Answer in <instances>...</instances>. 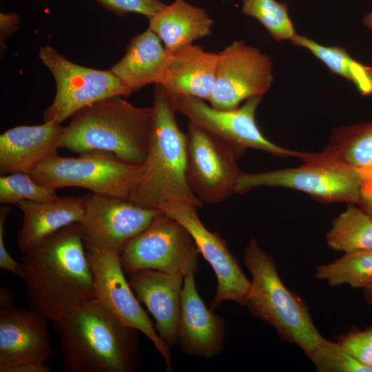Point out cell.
I'll use <instances>...</instances> for the list:
<instances>
[{
  "label": "cell",
  "instance_id": "obj_1",
  "mask_svg": "<svg viewBox=\"0 0 372 372\" xmlns=\"http://www.w3.org/2000/svg\"><path fill=\"white\" fill-rule=\"evenodd\" d=\"M30 309L55 322L95 298L94 278L78 223L50 235L25 252L17 274Z\"/></svg>",
  "mask_w": 372,
  "mask_h": 372
},
{
  "label": "cell",
  "instance_id": "obj_2",
  "mask_svg": "<svg viewBox=\"0 0 372 372\" xmlns=\"http://www.w3.org/2000/svg\"><path fill=\"white\" fill-rule=\"evenodd\" d=\"M68 372H134L140 362L138 331L96 298L53 322Z\"/></svg>",
  "mask_w": 372,
  "mask_h": 372
},
{
  "label": "cell",
  "instance_id": "obj_3",
  "mask_svg": "<svg viewBox=\"0 0 372 372\" xmlns=\"http://www.w3.org/2000/svg\"><path fill=\"white\" fill-rule=\"evenodd\" d=\"M154 121L150 141L139 178L129 200L161 210L172 203H204L190 189L186 178V133L179 128L167 94L158 83L154 87Z\"/></svg>",
  "mask_w": 372,
  "mask_h": 372
},
{
  "label": "cell",
  "instance_id": "obj_4",
  "mask_svg": "<svg viewBox=\"0 0 372 372\" xmlns=\"http://www.w3.org/2000/svg\"><path fill=\"white\" fill-rule=\"evenodd\" d=\"M153 121V106H135L123 96L101 100L72 116L59 148L79 154L107 152L141 165L149 149Z\"/></svg>",
  "mask_w": 372,
  "mask_h": 372
},
{
  "label": "cell",
  "instance_id": "obj_5",
  "mask_svg": "<svg viewBox=\"0 0 372 372\" xmlns=\"http://www.w3.org/2000/svg\"><path fill=\"white\" fill-rule=\"evenodd\" d=\"M243 262L251 275L245 304L251 315L309 356L325 338L315 326L307 303L285 285L274 259L254 238L245 249Z\"/></svg>",
  "mask_w": 372,
  "mask_h": 372
},
{
  "label": "cell",
  "instance_id": "obj_6",
  "mask_svg": "<svg viewBox=\"0 0 372 372\" xmlns=\"http://www.w3.org/2000/svg\"><path fill=\"white\" fill-rule=\"evenodd\" d=\"M303 161L296 167L258 173L242 172L235 193L242 194L261 187H279L302 192L321 202L360 203L364 178L358 170L323 152L308 153Z\"/></svg>",
  "mask_w": 372,
  "mask_h": 372
},
{
  "label": "cell",
  "instance_id": "obj_7",
  "mask_svg": "<svg viewBox=\"0 0 372 372\" xmlns=\"http://www.w3.org/2000/svg\"><path fill=\"white\" fill-rule=\"evenodd\" d=\"M141 171V165L127 163L112 153L92 151L78 157L57 153L30 175L38 183L54 189L79 187L92 194L129 200Z\"/></svg>",
  "mask_w": 372,
  "mask_h": 372
},
{
  "label": "cell",
  "instance_id": "obj_8",
  "mask_svg": "<svg viewBox=\"0 0 372 372\" xmlns=\"http://www.w3.org/2000/svg\"><path fill=\"white\" fill-rule=\"evenodd\" d=\"M176 111L189 122L220 139L240 158L248 149H255L276 156H295L304 159L307 153L293 151L268 140L256 121V112L262 96L246 100L233 110H223L207 105L204 100L188 96L169 95Z\"/></svg>",
  "mask_w": 372,
  "mask_h": 372
},
{
  "label": "cell",
  "instance_id": "obj_9",
  "mask_svg": "<svg viewBox=\"0 0 372 372\" xmlns=\"http://www.w3.org/2000/svg\"><path fill=\"white\" fill-rule=\"evenodd\" d=\"M199 254L187 230L162 211L126 245L120 258L128 274L151 269L185 277L198 271Z\"/></svg>",
  "mask_w": 372,
  "mask_h": 372
},
{
  "label": "cell",
  "instance_id": "obj_10",
  "mask_svg": "<svg viewBox=\"0 0 372 372\" xmlns=\"http://www.w3.org/2000/svg\"><path fill=\"white\" fill-rule=\"evenodd\" d=\"M39 57L56 83L52 103L43 112V121L62 123L79 110L95 102L132 92L110 70H96L67 59L54 48L41 47Z\"/></svg>",
  "mask_w": 372,
  "mask_h": 372
},
{
  "label": "cell",
  "instance_id": "obj_11",
  "mask_svg": "<svg viewBox=\"0 0 372 372\" xmlns=\"http://www.w3.org/2000/svg\"><path fill=\"white\" fill-rule=\"evenodd\" d=\"M85 211L77 223L87 251L121 255L126 245L162 212L130 200L95 194L84 196Z\"/></svg>",
  "mask_w": 372,
  "mask_h": 372
},
{
  "label": "cell",
  "instance_id": "obj_12",
  "mask_svg": "<svg viewBox=\"0 0 372 372\" xmlns=\"http://www.w3.org/2000/svg\"><path fill=\"white\" fill-rule=\"evenodd\" d=\"M186 178L203 203L225 201L233 193L241 171L232 149L218 138L188 122Z\"/></svg>",
  "mask_w": 372,
  "mask_h": 372
},
{
  "label": "cell",
  "instance_id": "obj_13",
  "mask_svg": "<svg viewBox=\"0 0 372 372\" xmlns=\"http://www.w3.org/2000/svg\"><path fill=\"white\" fill-rule=\"evenodd\" d=\"M216 81L209 102L223 110L267 93L273 81L271 58L258 48L236 40L218 53Z\"/></svg>",
  "mask_w": 372,
  "mask_h": 372
},
{
  "label": "cell",
  "instance_id": "obj_14",
  "mask_svg": "<svg viewBox=\"0 0 372 372\" xmlns=\"http://www.w3.org/2000/svg\"><path fill=\"white\" fill-rule=\"evenodd\" d=\"M198 207L188 203H172L161 211L181 224L190 234L198 249L211 265L217 279L216 294L209 308L214 310L225 301L245 306L251 282L226 241L209 230L200 220Z\"/></svg>",
  "mask_w": 372,
  "mask_h": 372
},
{
  "label": "cell",
  "instance_id": "obj_15",
  "mask_svg": "<svg viewBox=\"0 0 372 372\" xmlns=\"http://www.w3.org/2000/svg\"><path fill=\"white\" fill-rule=\"evenodd\" d=\"M87 255L93 274L95 298L124 324L148 338L163 358L167 370L173 371L170 348L160 338L126 280L120 256L94 251H87Z\"/></svg>",
  "mask_w": 372,
  "mask_h": 372
},
{
  "label": "cell",
  "instance_id": "obj_16",
  "mask_svg": "<svg viewBox=\"0 0 372 372\" xmlns=\"http://www.w3.org/2000/svg\"><path fill=\"white\" fill-rule=\"evenodd\" d=\"M47 320L33 311L0 305V370L24 362H45L54 351Z\"/></svg>",
  "mask_w": 372,
  "mask_h": 372
},
{
  "label": "cell",
  "instance_id": "obj_17",
  "mask_svg": "<svg viewBox=\"0 0 372 372\" xmlns=\"http://www.w3.org/2000/svg\"><path fill=\"white\" fill-rule=\"evenodd\" d=\"M225 341V319L205 305L195 273L185 276L176 344L185 354L209 359L223 352Z\"/></svg>",
  "mask_w": 372,
  "mask_h": 372
},
{
  "label": "cell",
  "instance_id": "obj_18",
  "mask_svg": "<svg viewBox=\"0 0 372 372\" xmlns=\"http://www.w3.org/2000/svg\"><path fill=\"white\" fill-rule=\"evenodd\" d=\"M129 284L139 302L155 320V328L169 347L177 343L184 276L156 270H141L129 274Z\"/></svg>",
  "mask_w": 372,
  "mask_h": 372
},
{
  "label": "cell",
  "instance_id": "obj_19",
  "mask_svg": "<svg viewBox=\"0 0 372 372\" xmlns=\"http://www.w3.org/2000/svg\"><path fill=\"white\" fill-rule=\"evenodd\" d=\"M65 127L54 121L20 125L0 135V174H30L41 163L57 154Z\"/></svg>",
  "mask_w": 372,
  "mask_h": 372
},
{
  "label": "cell",
  "instance_id": "obj_20",
  "mask_svg": "<svg viewBox=\"0 0 372 372\" xmlns=\"http://www.w3.org/2000/svg\"><path fill=\"white\" fill-rule=\"evenodd\" d=\"M218 65V54L189 45L169 53L161 85L169 95L210 99Z\"/></svg>",
  "mask_w": 372,
  "mask_h": 372
},
{
  "label": "cell",
  "instance_id": "obj_21",
  "mask_svg": "<svg viewBox=\"0 0 372 372\" xmlns=\"http://www.w3.org/2000/svg\"><path fill=\"white\" fill-rule=\"evenodd\" d=\"M23 214L17 231L21 253L56 231L79 223L84 214V196H63L48 201L23 200L16 205Z\"/></svg>",
  "mask_w": 372,
  "mask_h": 372
},
{
  "label": "cell",
  "instance_id": "obj_22",
  "mask_svg": "<svg viewBox=\"0 0 372 372\" xmlns=\"http://www.w3.org/2000/svg\"><path fill=\"white\" fill-rule=\"evenodd\" d=\"M169 53L149 28L132 37L122 59L110 70L132 92L160 83Z\"/></svg>",
  "mask_w": 372,
  "mask_h": 372
},
{
  "label": "cell",
  "instance_id": "obj_23",
  "mask_svg": "<svg viewBox=\"0 0 372 372\" xmlns=\"http://www.w3.org/2000/svg\"><path fill=\"white\" fill-rule=\"evenodd\" d=\"M149 27L172 53L211 34L214 20L207 11L185 0L164 5L149 19Z\"/></svg>",
  "mask_w": 372,
  "mask_h": 372
},
{
  "label": "cell",
  "instance_id": "obj_24",
  "mask_svg": "<svg viewBox=\"0 0 372 372\" xmlns=\"http://www.w3.org/2000/svg\"><path fill=\"white\" fill-rule=\"evenodd\" d=\"M324 153L355 169L364 183L372 181V121L340 127Z\"/></svg>",
  "mask_w": 372,
  "mask_h": 372
},
{
  "label": "cell",
  "instance_id": "obj_25",
  "mask_svg": "<svg viewBox=\"0 0 372 372\" xmlns=\"http://www.w3.org/2000/svg\"><path fill=\"white\" fill-rule=\"evenodd\" d=\"M326 240L331 249L344 253L372 249V216L349 204L333 220Z\"/></svg>",
  "mask_w": 372,
  "mask_h": 372
},
{
  "label": "cell",
  "instance_id": "obj_26",
  "mask_svg": "<svg viewBox=\"0 0 372 372\" xmlns=\"http://www.w3.org/2000/svg\"><path fill=\"white\" fill-rule=\"evenodd\" d=\"M291 42L296 46L306 48L334 74L351 81L362 95L372 94V82L366 66L353 59L344 48L322 45L298 34Z\"/></svg>",
  "mask_w": 372,
  "mask_h": 372
},
{
  "label": "cell",
  "instance_id": "obj_27",
  "mask_svg": "<svg viewBox=\"0 0 372 372\" xmlns=\"http://www.w3.org/2000/svg\"><path fill=\"white\" fill-rule=\"evenodd\" d=\"M313 277L331 287L364 289L372 284V249L344 253L330 263L318 265Z\"/></svg>",
  "mask_w": 372,
  "mask_h": 372
},
{
  "label": "cell",
  "instance_id": "obj_28",
  "mask_svg": "<svg viewBox=\"0 0 372 372\" xmlns=\"http://www.w3.org/2000/svg\"><path fill=\"white\" fill-rule=\"evenodd\" d=\"M242 12L258 21L276 41H291L297 34L286 3L276 0H242Z\"/></svg>",
  "mask_w": 372,
  "mask_h": 372
},
{
  "label": "cell",
  "instance_id": "obj_29",
  "mask_svg": "<svg viewBox=\"0 0 372 372\" xmlns=\"http://www.w3.org/2000/svg\"><path fill=\"white\" fill-rule=\"evenodd\" d=\"M55 191L36 182L30 174L17 172L0 176V203L3 205L55 200L59 198Z\"/></svg>",
  "mask_w": 372,
  "mask_h": 372
},
{
  "label": "cell",
  "instance_id": "obj_30",
  "mask_svg": "<svg viewBox=\"0 0 372 372\" xmlns=\"http://www.w3.org/2000/svg\"><path fill=\"white\" fill-rule=\"evenodd\" d=\"M308 358L318 372H372L338 342L327 339Z\"/></svg>",
  "mask_w": 372,
  "mask_h": 372
},
{
  "label": "cell",
  "instance_id": "obj_31",
  "mask_svg": "<svg viewBox=\"0 0 372 372\" xmlns=\"http://www.w3.org/2000/svg\"><path fill=\"white\" fill-rule=\"evenodd\" d=\"M101 7L118 16L136 13L148 19L165 4L160 0H95Z\"/></svg>",
  "mask_w": 372,
  "mask_h": 372
},
{
  "label": "cell",
  "instance_id": "obj_32",
  "mask_svg": "<svg viewBox=\"0 0 372 372\" xmlns=\"http://www.w3.org/2000/svg\"><path fill=\"white\" fill-rule=\"evenodd\" d=\"M337 342L360 362L372 368V346L362 340L355 331L339 336Z\"/></svg>",
  "mask_w": 372,
  "mask_h": 372
},
{
  "label": "cell",
  "instance_id": "obj_33",
  "mask_svg": "<svg viewBox=\"0 0 372 372\" xmlns=\"http://www.w3.org/2000/svg\"><path fill=\"white\" fill-rule=\"evenodd\" d=\"M10 208L1 207L0 209V268L15 275L17 274L19 262L15 260L6 249L4 241V227Z\"/></svg>",
  "mask_w": 372,
  "mask_h": 372
},
{
  "label": "cell",
  "instance_id": "obj_34",
  "mask_svg": "<svg viewBox=\"0 0 372 372\" xmlns=\"http://www.w3.org/2000/svg\"><path fill=\"white\" fill-rule=\"evenodd\" d=\"M20 17L14 12L0 13V47L1 52H5L7 49L6 41L12 36L19 28Z\"/></svg>",
  "mask_w": 372,
  "mask_h": 372
},
{
  "label": "cell",
  "instance_id": "obj_35",
  "mask_svg": "<svg viewBox=\"0 0 372 372\" xmlns=\"http://www.w3.org/2000/svg\"><path fill=\"white\" fill-rule=\"evenodd\" d=\"M50 366L44 362H29L9 366L0 370V372H52Z\"/></svg>",
  "mask_w": 372,
  "mask_h": 372
},
{
  "label": "cell",
  "instance_id": "obj_36",
  "mask_svg": "<svg viewBox=\"0 0 372 372\" xmlns=\"http://www.w3.org/2000/svg\"><path fill=\"white\" fill-rule=\"evenodd\" d=\"M358 205L372 216V181L364 183Z\"/></svg>",
  "mask_w": 372,
  "mask_h": 372
},
{
  "label": "cell",
  "instance_id": "obj_37",
  "mask_svg": "<svg viewBox=\"0 0 372 372\" xmlns=\"http://www.w3.org/2000/svg\"><path fill=\"white\" fill-rule=\"evenodd\" d=\"M355 331L362 340L372 346V327L364 330H355Z\"/></svg>",
  "mask_w": 372,
  "mask_h": 372
},
{
  "label": "cell",
  "instance_id": "obj_38",
  "mask_svg": "<svg viewBox=\"0 0 372 372\" xmlns=\"http://www.w3.org/2000/svg\"><path fill=\"white\" fill-rule=\"evenodd\" d=\"M363 296L365 302L372 308V284L363 289Z\"/></svg>",
  "mask_w": 372,
  "mask_h": 372
},
{
  "label": "cell",
  "instance_id": "obj_39",
  "mask_svg": "<svg viewBox=\"0 0 372 372\" xmlns=\"http://www.w3.org/2000/svg\"><path fill=\"white\" fill-rule=\"evenodd\" d=\"M363 23L366 27L372 30V10L364 16Z\"/></svg>",
  "mask_w": 372,
  "mask_h": 372
},
{
  "label": "cell",
  "instance_id": "obj_40",
  "mask_svg": "<svg viewBox=\"0 0 372 372\" xmlns=\"http://www.w3.org/2000/svg\"><path fill=\"white\" fill-rule=\"evenodd\" d=\"M366 70L369 76V78L372 82V67L366 66Z\"/></svg>",
  "mask_w": 372,
  "mask_h": 372
}]
</instances>
